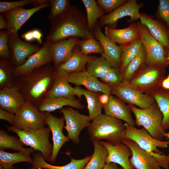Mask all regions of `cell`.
<instances>
[{
    "label": "cell",
    "instance_id": "1",
    "mask_svg": "<svg viewBox=\"0 0 169 169\" xmlns=\"http://www.w3.org/2000/svg\"><path fill=\"white\" fill-rule=\"evenodd\" d=\"M71 37L95 38L88 28L86 15L74 6L66 13L51 20L46 41L53 44Z\"/></svg>",
    "mask_w": 169,
    "mask_h": 169
},
{
    "label": "cell",
    "instance_id": "2",
    "mask_svg": "<svg viewBox=\"0 0 169 169\" xmlns=\"http://www.w3.org/2000/svg\"><path fill=\"white\" fill-rule=\"evenodd\" d=\"M55 69L50 64L36 68L17 77L14 85L26 101L37 107L53 85Z\"/></svg>",
    "mask_w": 169,
    "mask_h": 169
},
{
    "label": "cell",
    "instance_id": "3",
    "mask_svg": "<svg viewBox=\"0 0 169 169\" xmlns=\"http://www.w3.org/2000/svg\"><path fill=\"white\" fill-rule=\"evenodd\" d=\"M87 128L92 141L105 140L115 145L125 138V127L121 120L105 114L92 120Z\"/></svg>",
    "mask_w": 169,
    "mask_h": 169
},
{
    "label": "cell",
    "instance_id": "4",
    "mask_svg": "<svg viewBox=\"0 0 169 169\" xmlns=\"http://www.w3.org/2000/svg\"><path fill=\"white\" fill-rule=\"evenodd\" d=\"M7 128L8 131L15 133L24 145L38 151L46 161H49L53 152V145L49 140L51 130L49 127L24 130L18 129L13 126H7Z\"/></svg>",
    "mask_w": 169,
    "mask_h": 169
},
{
    "label": "cell",
    "instance_id": "5",
    "mask_svg": "<svg viewBox=\"0 0 169 169\" xmlns=\"http://www.w3.org/2000/svg\"><path fill=\"white\" fill-rule=\"evenodd\" d=\"M128 105L135 116V125L142 126L153 138L162 141L165 132L161 128L163 117L156 103L143 109Z\"/></svg>",
    "mask_w": 169,
    "mask_h": 169
},
{
    "label": "cell",
    "instance_id": "6",
    "mask_svg": "<svg viewBox=\"0 0 169 169\" xmlns=\"http://www.w3.org/2000/svg\"><path fill=\"white\" fill-rule=\"evenodd\" d=\"M165 68L145 64L135 74L130 83L142 93L151 95L161 88L162 82L165 78Z\"/></svg>",
    "mask_w": 169,
    "mask_h": 169
},
{
    "label": "cell",
    "instance_id": "7",
    "mask_svg": "<svg viewBox=\"0 0 169 169\" xmlns=\"http://www.w3.org/2000/svg\"><path fill=\"white\" fill-rule=\"evenodd\" d=\"M140 39L146 54L145 65L167 67L169 64L164 47L151 34L146 26L138 22Z\"/></svg>",
    "mask_w": 169,
    "mask_h": 169
},
{
    "label": "cell",
    "instance_id": "8",
    "mask_svg": "<svg viewBox=\"0 0 169 169\" xmlns=\"http://www.w3.org/2000/svg\"><path fill=\"white\" fill-rule=\"evenodd\" d=\"M111 89V94L122 101L141 109L147 108L156 102L151 95L142 93L126 81H123Z\"/></svg>",
    "mask_w": 169,
    "mask_h": 169
},
{
    "label": "cell",
    "instance_id": "9",
    "mask_svg": "<svg viewBox=\"0 0 169 169\" xmlns=\"http://www.w3.org/2000/svg\"><path fill=\"white\" fill-rule=\"evenodd\" d=\"M15 115L12 126L18 129H36L46 125L44 112L40 111L37 107L30 102L26 101Z\"/></svg>",
    "mask_w": 169,
    "mask_h": 169
},
{
    "label": "cell",
    "instance_id": "10",
    "mask_svg": "<svg viewBox=\"0 0 169 169\" xmlns=\"http://www.w3.org/2000/svg\"><path fill=\"white\" fill-rule=\"evenodd\" d=\"M124 124L125 129V138L132 140L146 151L162 154L163 152L158 148H166L169 145V140H157L153 138L144 127L139 129L126 123Z\"/></svg>",
    "mask_w": 169,
    "mask_h": 169
},
{
    "label": "cell",
    "instance_id": "11",
    "mask_svg": "<svg viewBox=\"0 0 169 169\" xmlns=\"http://www.w3.org/2000/svg\"><path fill=\"white\" fill-rule=\"evenodd\" d=\"M143 6V3H138L136 0H128L124 4L100 19L99 24L101 27L105 25L115 28L119 19L127 16L130 19L127 22H134L140 19L139 11Z\"/></svg>",
    "mask_w": 169,
    "mask_h": 169
},
{
    "label": "cell",
    "instance_id": "12",
    "mask_svg": "<svg viewBox=\"0 0 169 169\" xmlns=\"http://www.w3.org/2000/svg\"><path fill=\"white\" fill-rule=\"evenodd\" d=\"M8 31V30H7ZM9 59L16 67L22 65L30 55L38 51L41 47L25 42L18 36L17 33L8 31Z\"/></svg>",
    "mask_w": 169,
    "mask_h": 169
},
{
    "label": "cell",
    "instance_id": "13",
    "mask_svg": "<svg viewBox=\"0 0 169 169\" xmlns=\"http://www.w3.org/2000/svg\"><path fill=\"white\" fill-rule=\"evenodd\" d=\"M60 112L63 114L66 123L64 128L68 132L67 136L74 143L79 144L81 131L90 123L89 116L82 114L71 107H63Z\"/></svg>",
    "mask_w": 169,
    "mask_h": 169
},
{
    "label": "cell",
    "instance_id": "14",
    "mask_svg": "<svg viewBox=\"0 0 169 169\" xmlns=\"http://www.w3.org/2000/svg\"><path fill=\"white\" fill-rule=\"evenodd\" d=\"M92 32L95 38L99 41L102 45L104 52L101 56L111 67L120 68L122 46L117 45L107 37L102 32L98 22Z\"/></svg>",
    "mask_w": 169,
    "mask_h": 169
},
{
    "label": "cell",
    "instance_id": "15",
    "mask_svg": "<svg viewBox=\"0 0 169 169\" xmlns=\"http://www.w3.org/2000/svg\"><path fill=\"white\" fill-rule=\"evenodd\" d=\"M53 44L46 41L37 51L29 56L21 66L15 69L16 77L53 61Z\"/></svg>",
    "mask_w": 169,
    "mask_h": 169
},
{
    "label": "cell",
    "instance_id": "16",
    "mask_svg": "<svg viewBox=\"0 0 169 169\" xmlns=\"http://www.w3.org/2000/svg\"><path fill=\"white\" fill-rule=\"evenodd\" d=\"M44 112L46 125L48 126L52 134L53 150L49 162L54 163L62 146L70 140L62 131L65 121L64 117L58 118L53 115L50 112Z\"/></svg>",
    "mask_w": 169,
    "mask_h": 169
},
{
    "label": "cell",
    "instance_id": "17",
    "mask_svg": "<svg viewBox=\"0 0 169 169\" xmlns=\"http://www.w3.org/2000/svg\"><path fill=\"white\" fill-rule=\"evenodd\" d=\"M122 142L127 146L132 155L130 162L136 169H161L153 152H149L141 148L133 141L129 139H123Z\"/></svg>",
    "mask_w": 169,
    "mask_h": 169
},
{
    "label": "cell",
    "instance_id": "18",
    "mask_svg": "<svg viewBox=\"0 0 169 169\" xmlns=\"http://www.w3.org/2000/svg\"><path fill=\"white\" fill-rule=\"evenodd\" d=\"M99 141L108 151L105 160L106 163L111 162L117 164L123 169H135L130 162L129 157L131 156L132 153L127 146L122 142L114 145L108 141Z\"/></svg>",
    "mask_w": 169,
    "mask_h": 169
},
{
    "label": "cell",
    "instance_id": "19",
    "mask_svg": "<svg viewBox=\"0 0 169 169\" xmlns=\"http://www.w3.org/2000/svg\"><path fill=\"white\" fill-rule=\"evenodd\" d=\"M140 19L151 35L169 51V27L166 23L146 13H140Z\"/></svg>",
    "mask_w": 169,
    "mask_h": 169
},
{
    "label": "cell",
    "instance_id": "20",
    "mask_svg": "<svg viewBox=\"0 0 169 169\" xmlns=\"http://www.w3.org/2000/svg\"><path fill=\"white\" fill-rule=\"evenodd\" d=\"M68 79L69 83L76 86L83 85L90 91L101 93L109 96L111 94L110 87L99 81L85 70L69 74Z\"/></svg>",
    "mask_w": 169,
    "mask_h": 169
},
{
    "label": "cell",
    "instance_id": "21",
    "mask_svg": "<svg viewBox=\"0 0 169 169\" xmlns=\"http://www.w3.org/2000/svg\"><path fill=\"white\" fill-rule=\"evenodd\" d=\"M50 6L49 3L39 6L26 9L23 7L18 8L2 13L8 25L7 29L17 33L22 26L33 15L38 11Z\"/></svg>",
    "mask_w": 169,
    "mask_h": 169
},
{
    "label": "cell",
    "instance_id": "22",
    "mask_svg": "<svg viewBox=\"0 0 169 169\" xmlns=\"http://www.w3.org/2000/svg\"><path fill=\"white\" fill-rule=\"evenodd\" d=\"M105 34L112 41L121 46H124L140 38L138 23H131L128 27L121 29L105 27Z\"/></svg>",
    "mask_w": 169,
    "mask_h": 169
},
{
    "label": "cell",
    "instance_id": "23",
    "mask_svg": "<svg viewBox=\"0 0 169 169\" xmlns=\"http://www.w3.org/2000/svg\"><path fill=\"white\" fill-rule=\"evenodd\" d=\"M69 74L56 69L53 84L45 98L76 95L80 99L82 96L69 84L68 79Z\"/></svg>",
    "mask_w": 169,
    "mask_h": 169
},
{
    "label": "cell",
    "instance_id": "24",
    "mask_svg": "<svg viewBox=\"0 0 169 169\" xmlns=\"http://www.w3.org/2000/svg\"><path fill=\"white\" fill-rule=\"evenodd\" d=\"M106 115L124 121L127 124L135 126V121L128 105H126L116 96L110 95L108 102L103 107Z\"/></svg>",
    "mask_w": 169,
    "mask_h": 169
},
{
    "label": "cell",
    "instance_id": "25",
    "mask_svg": "<svg viewBox=\"0 0 169 169\" xmlns=\"http://www.w3.org/2000/svg\"><path fill=\"white\" fill-rule=\"evenodd\" d=\"M26 101L23 95L15 85L1 89L0 108L15 114Z\"/></svg>",
    "mask_w": 169,
    "mask_h": 169
},
{
    "label": "cell",
    "instance_id": "26",
    "mask_svg": "<svg viewBox=\"0 0 169 169\" xmlns=\"http://www.w3.org/2000/svg\"><path fill=\"white\" fill-rule=\"evenodd\" d=\"M79 40L78 37H71L52 44L53 62L55 69L71 56Z\"/></svg>",
    "mask_w": 169,
    "mask_h": 169
},
{
    "label": "cell",
    "instance_id": "27",
    "mask_svg": "<svg viewBox=\"0 0 169 169\" xmlns=\"http://www.w3.org/2000/svg\"><path fill=\"white\" fill-rule=\"evenodd\" d=\"M69 106L78 109H82L83 105L74 96L46 97L43 99L37 107L40 111L50 112Z\"/></svg>",
    "mask_w": 169,
    "mask_h": 169
},
{
    "label": "cell",
    "instance_id": "28",
    "mask_svg": "<svg viewBox=\"0 0 169 169\" xmlns=\"http://www.w3.org/2000/svg\"><path fill=\"white\" fill-rule=\"evenodd\" d=\"M92 155L80 159H75L71 157V161L68 164L62 166L52 165L46 161L40 152L34 154L33 156V161L32 167L29 169L43 168L46 169H84L90 160Z\"/></svg>",
    "mask_w": 169,
    "mask_h": 169
},
{
    "label": "cell",
    "instance_id": "29",
    "mask_svg": "<svg viewBox=\"0 0 169 169\" xmlns=\"http://www.w3.org/2000/svg\"><path fill=\"white\" fill-rule=\"evenodd\" d=\"M35 151L31 147L25 148L23 151L14 153L0 150V169H14L13 165L20 162L31 164L33 160L30 155Z\"/></svg>",
    "mask_w": 169,
    "mask_h": 169
},
{
    "label": "cell",
    "instance_id": "30",
    "mask_svg": "<svg viewBox=\"0 0 169 169\" xmlns=\"http://www.w3.org/2000/svg\"><path fill=\"white\" fill-rule=\"evenodd\" d=\"M95 58L94 56L83 54L76 46L73 50L71 56L56 69L69 74L79 72L85 70L87 62Z\"/></svg>",
    "mask_w": 169,
    "mask_h": 169
},
{
    "label": "cell",
    "instance_id": "31",
    "mask_svg": "<svg viewBox=\"0 0 169 169\" xmlns=\"http://www.w3.org/2000/svg\"><path fill=\"white\" fill-rule=\"evenodd\" d=\"M74 88L82 96L83 95L85 98L87 103L88 115L91 120L102 114L103 105L100 102L99 98L101 93L86 90L79 86H76Z\"/></svg>",
    "mask_w": 169,
    "mask_h": 169
},
{
    "label": "cell",
    "instance_id": "32",
    "mask_svg": "<svg viewBox=\"0 0 169 169\" xmlns=\"http://www.w3.org/2000/svg\"><path fill=\"white\" fill-rule=\"evenodd\" d=\"M151 95L154 98L163 114L161 128L165 132L169 129V90L160 88L151 93Z\"/></svg>",
    "mask_w": 169,
    "mask_h": 169
},
{
    "label": "cell",
    "instance_id": "33",
    "mask_svg": "<svg viewBox=\"0 0 169 169\" xmlns=\"http://www.w3.org/2000/svg\"><path fill=\"white\" fill-rule=\"evenodd\" d=\"M16 67L9 58H0V87L2 89L14 85L17 78L15 73Z\"/></svg>",
    "mask_w": 169,
    "mask_h": 169
},
{
    "label": "cell",
    "instance_id": "34",
    "mask_svg": "<svg viewBox=\"0 0 169 169\" xmlns=\"http://www.w3.org/2000/svg\"><path fill=\"white\" fill-rule=\"evenodd\" d=\"M94 148L91 158L84 169H102L106 164L108 151L99 141H92Z\"/></svg>",
    "mask_w": 169,
    "mask_h": 169
},
{
    "label": "cell",
    "instance_id": "35",
    "mask_svg": "<svg viewBox=\"0 0 169 169\" xmlns=\"http://www.w3.org/2000/svg\"><path fill=\"white\" fill-rule=\"evenodd\" d=\"M86 9L87 25L90 30L92 32L98 19H100L105 13L99 6L96 1L82 0Z\"/></svg>",
    "mask_w": 169,
    "mask_h": 169
},
{
    "label": "cell",
    "instance_id": "36",
    "mask_svg": "<svg viewBox=\"0 0 169 169\" xmlns=\"http://www.w3.org/2000/svg\"><path fill=\"white\" fill-rule=\"evenodd\" d=\"M111 67L109 63L101 55L89 61L86 64L85 70L92 76L101 79Z\"/></svg>",
    "mask_w": 169,
    "mask_h": 169
},
{
    "label": "cell",
    "instance_id": "37",
    "mask_svg": "<svg viewBox=\"0 0 169 169\" xmlns=\"http://www.w3.org/2000/svg\"><path fill=\"white\" fill-rule=\"evenodd\" d=\"M146 54L143 45L137 56L126 66L123 73V81L130 82L135 74L145 64Z\"/></svg>",
    "mask_w": 169,
    "mask_h": 169
},
{
    "label": "cell",
    "instance_id": "38",
    "mask_svg": "<svg viewBox=\"0 0 169 169\" xmlns=\"http://www.w3.org/2000/svg\"><path fill=\"white\" fill-rule=\"evenodd\" d=\"M142 46L141 39L122 46L121 64L120 69L122 74L128 63L138 54Z\"/></svg>",
    "mask_w": 169,
    "mask_h": 169
},
{
    "label": "cell",
    "instance_id": "39",
    "mask_svg": "<svg viewBox=\"0 0 169 169\" xmlns=\"http://www.w3.org/2000/svg\"><path fill=\"white\" fill-rule=\"evenodd\" d=\"M23 145L17 137L10 135L4 130H0V150L11 149L21 151L25 148Z\"/></svg>",
    "mask_w": 169,
    "mask_h": 169
},
{
    "label": "cell",
    "instance_id": "40",
    "mask_svg": "<svg viewBox=\"0 0 169 169\" xmlns=\"http://www.w3.org/2000/svg\"><path fill=\"white\" fill-rule=\"evenodd\" d=\"M77 46L82 53L87 55L93 53L102 54L104 52L102 45L95 38L79 39Z\"/></svg>",
    "mask_w": 169,
    "mask_h": 169
},
{
    "label": "cell",
    "instance_id": "41",
    "mask_svg": "<svg viewBox=\"0 0 169 169\" xmlns=\"http://www.w3.org/2000/svg\"><path fill=\"white\" fill-rule=\"evenodd\" d=\"M48 1L50 7L48 18L51 20L66 13L71 6L68 0Z\"/></svg>",
    "mask_w": 169,
    "mask_h": 169
},
{
    "label": "cell",
    "instance_id": "42",
    "mask_svg": "<svg viewBox=\"0 0 169 169\" xmlns=\"http://www.w3.org/2000/svg\"><path fill=\"white\" fill-rule=\"evenodd\" d=\"M100 79L102 82L111 88L118 85L123 81V74L120 68L112 67Z\"/></svg>",
    "mask_w": 169,
    "mask_h": 169
},
{
    "label": "cell",
    "instance_id": "43",
    "mask_svg": "<svg viewBox=\"0 0 169 169\" xmlns=\"http://www.w3.org/2000/svg\"><path fill=\"white\" fill-rule=\"evenodd\" d=\"M164 22L169 27V0H159L154 16Z\"/></svg>",
    "mask_w": 169,
    "mask_h": 169
},
{
    "label": "cell",
    "instance_id": "44",
    "mask_svg": "<svg viewBox=\"0 0 169 169\" xmlns=\"http://www.w3.org/2000/svg\"><path fill=\"white\" fill-rule=\"evenodd\" d=\"M128 0H97V3L105 13L108 14L124 4Z\"/></svg>",
    "mask_w": 169,
    "mask_h": 169
},
{
    "label": "cell",
    "instance_id": "45",
    "mask_svg": "<svg viewBox=\"0 0 169 169\" xmlns=\"http://www.w3.org/2000/svg\"><path fill=\"white\" fill-rule=\"evenodd\" d=\"M33 0H22L16 1H0V12H4L18 8L23 7L26 5L33 3Z\"/></svg>",
    "mask_w": 169,
    "mask_h": 169
},
{
    "label": "cell",
    "instance_id": "46",
    "mask_svg": "<svg viewBox=\"0 0 169 169\" xmlns=\"http://www.w3.org/2000/svg\"><path fill=\"white\" fill-rule=\"evenodd\" d=\"M8 33L7 30L0 32V57L9 58V53L8 45Z\"/></svg>",
    "mask_w": 169,
    "mask_h": 169
},
{
    "label": "cell",
    "instance_id": "47",
    "mask_svg": "<svg viewBox=\"0 0 169 169\" xmlns=\"http://www.w3.org/2000/svg\"><path fill=\"white\" fill-rule=\"evenodd\" d=\"M15 115L0 108V119L6 120L13 125Z\"/></svg>",
    "mask_w": 169,
    "mask_h": 169
},
{
    "label": "cell",
    "instance_id": "48",
    "mask_svg": "<svg viewBox=\"0 0 169 169\" xmlns=\"http://www.w3.org/2000/svg\"><path fill=\"white\" fill-rule=\"evenodd\" d=\"M32 31L34 39L36 40L39 44H41L42 41V38L43 36L42 33L37 29L32 30Z\"/></svg>",
    "mask_w": 169,
    "mask_h": 169
},
{
    "label": "cell",
    "instance_id": "49",
    "mask_svg": "<svg viewBox=\"0 0 169 169\" xmlns=\"http://www.w3.org/2000/svg\"><path fill=\"white\" fill-rule=\"evenodd\" d=\"M21 37L25 41H31L34 39L32 30L28 31L23 33L21 35Z\"/></svg>",
    "mask_w": 169,
    "mask_h": 169
},
{
    "label": "cell",
    "instance_id": "50",
    "mask_svg": "<svg viewBox=\"0 0 169 169\" xmlns=\"http://www.w3.org/2000/svg\"><path fill=\"white\" fill-rule=\"evenodd\" d=\"M8 25L7 21L3 16L1 13L0 15V29H8Z\"/></svg>",
    "mask_w": 169,
    "mask_h": 169
},
{
    "label": "cell",
    "instance_id": "51",
    "mask_svg": "<svg viewBox=\"0 0 169 169\" xmlns=\"http://www.w3.org/2000/svg\"><path fill=\"white\" fill-rule=\"evenodd\" d=\"M109 96L101 93L100 96V102L103 105L106 104L108 101Z\"/></svg>",
    "mask_w": 169,
    "mask_h": 169
},
{
    "label": "cell",
    "instance_id": "52",
    "mask_svg": "<svg viewBox=\"0 0 169 169\" xmlns=\"http://www.w3.org/2000/svg\"><path fill=\"white\" fill-rule=\"evenodd\" d=\"M161 88L163 90H169V80L166 77L163 79L161 84Z\"/></svg>",
    "mask_w": 169,
    "mask_h": 169
},
{
    "label": "cell",
    "instance_id": "53",
    "mask_svg": "<svg viewBox=\"0 0 169 169\" xmlns=\"http://www.w3.org/2000/svg\"><path fill=\"white\" fill-rule=\"evenodd\" d=\"M102 169H120L119 168L117 164L113 163H106Z\"/></svg>",
    "mask_w": 169,
    "mask_h": 169
},
{
    "label": "cell",
    "instance_id": "54",
    "mask_svg": "<svg viewBox=\"0 0 169 169\" xmlns=\"http://www.w3.org/2000/svg\"><path fill=\"white\" fill-rule=\"evenodd\" d=\"M49 3L48 0H33V3L34 7L39 6Z\"/></svg>",
    "mask_w": 169,
    "mask_h": 169
},
{
    "label": "cell",
    "instance_id": "55",
    "mask_svg": "<svg viewBox=\"0 0 169 169\" xmlns=\"http://www.w3.org/2000/svg\"><path fill=\"white\" fill-rule=\"evenodd\" d=\"M165 49L166 56L169 65V51Z\"/></svg>",
    "mask_w": 169,
    "mask_h": 169
},
{
    "label": "cell",
    "instance_id": "56",
    "mask_svg": "<svg viewBox=\"0 0 169 169\" xmlns=\"http://www.w3.org/2000/svg\"><path fill=\"white\" fill-rule=\"evenodd\" d=\"M166 140H169V132L168 133L165 132L164 134Z\"/></svg>",
    "mask_w": 169,
    "mask_h": 169
},
{
    "label": "cell",
    "instance_id": "57",
    "mask_svg": "<svg viewBox=\"0 0 169 169\" xmlns=\"http://www.w3.org/2000/svg\"><path fill=\"white\" fill-rule=\"evenodd\" d=\"M166 78L169 80V74L168 75Z\"/></svg>",
    "mask_w": 169,
    "mask_h": 169
},
{
    "label": "cell",
    "instance_id": "58",
    "mask_svg": "<svg viewBox=\"0 0 169 169\" xmlns=\"http://www.w3.org/2000/svg\"><path fill=\"white\" fill-rule=\"evenodd\" d=\"M38 169H44V168H39Z\"/></svg>",
    "mask_w": 169,
    "mask_h": 169
},
{
    "label": "cell",
    "instance_id": "59",
    "mask_svg": "<svg viewBox=\"0 0 169 169\" xmlns=\"http://www.w3.org/2000/svg\"></svg>",
    "mask_w": 169,
    "mask_h": 169
}]
</instances>
